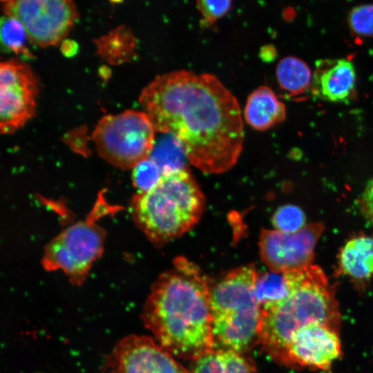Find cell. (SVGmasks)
Here are the masks:
<instances>
[{"label":"cell","mask_w":373,"mask_h":373,"mask_svg":"<svg viewBox=\"0 0 373 373\" xmlns=\"http://www.w3.org/2000/svg\"><path fill=\"white\" fill-rule=\"evenodd\" d=\"M112 3H121L123 2V0H108Z\"/></svg>","instance_id":"83f0119b"},{"label":"cell","mask_w":373,"mask_h":373,"mask_svg":"<svg viewBox=\"0 0 373 373\" xmlns=\"http://www.w3.org/2000/svg\"><path fill=\"white\" fill-rule=\"evenodd\" d=\"M151 337L131 334L119 341L106 362V373H189Z\"/></svg>","instance_id":"8fae6325"},{"label":"cell","mask_w":373,"mask_h":373,"mask_svg":"<svg viewBox=\"0 0 373 373\" xmlns=\"http://www.w3.org/2000/svg\"><path fill=\"white\" fill-rule=\"evenodd\" d=\"M139 101L155 132L175 137L201 171L222 173L237 162L244 141L240 106L214 75L184 70L159 75Z\"/></svg>","instance_id":"6da1fadb"},{"label":"cell","mask_w":373,"mask_h":373,"mask_svg":"<svg viewBox=\"0 0 373 373\" xmlns=\"http://www.w3.org/2000/svg\"><path fill=\"white\" fill-rule=\"evenodd\" d=\"M77 48V44L71 39L64 40L61 47L62 52L66 56H72L75 54Z\"/></svg>","instance_id":"4316f807"},{"label":"cell","mask_w":373,"mask_h":373,"mask_svg":"<svg viewBox=\"0 0 373 373\" xmlns=\"http://www.w3.org/2000/svg\"><path fill=\"white\" fill-rule=\"evenodd\" d=\"M3 11L19 20L30 42L40 47L59 44L78 18L73 0H9Z\"/></svg>","instance_id":"ba28073f"},{"label":"cell","mask_w":373,"mask_h":373,"mask_svg":"<svg viewBox=\"0 0 373 373\" xmlns=\"http://www.w3.org/2000/svg\"><path fill=\"white\" fill-rule=\"evenodd\" d=\"M149 157L159 166L162 174L177 170L188 169L186 164L189 161L184 149L175 137L170 134H164L162 137L155 142Z\"/></svg>","instance_id":"ac0fdd59"},{"label":"cell","mask_w":373,"mask_h":373,"mask_svg":"<svg viewBox=\"0 0 373 373\" xmlns=\"http://www.w3.org/2000/svg\"><path fill=\"white\" fill-rule=\"evenodd\" d=\"M204 194L188 169L162 174L150 190L131 202L135 223L155 245H163L192 229L204 209Z\"/></svg>","instance_id":"277c9868"},{"label":"cell","mask_w":373,"mask_h":373,"mask_svg":"<svg viewBox=\"0 0 373 373\" xmlns=\"http://www.w3.org/2000/svg\"><path fill=\"white\" fill-rule=\"evenodd\" d=\"M290 287L280 302L262 309L258 343L279 362L292 335L321 323L338 329L340 313L335 292L323 270L311 265L285 273Z\"/></svg>","instance_id":"3957f363"},{"label":"cell","mask_w":373,"mask_h":373,"mask_svg":"<svg viewBox=\"0 0 373 373\" xmlns=\"http://www.w3.org/2000/svg\"><path fill=\"white\" fill-rule=\"evenodd\" d=\"M132 180L138 193L146 192L152 189L160 180L162 172L159 166L151 158L147 157L133 168Z\"/></svg>","instance_id":"603a6c76"},{"label":"cell","mask_w":373,"mask_h":373,"mask_svg":"<svg viewBox=\"0 0 373 373\" xmlns=\"http://www.w3.org/2000/svg\"><path fill=\"white\" fill-rule=\"evenodd\" d=\"M289 291L285 273L271 271L257 274L254 292L262 309L280 302L288 296Z\"/></svg>","instance_id":"d6986e66"},{"label":"cell","mask_w":373,"mask_h":373,"mask_svg":"<svg viewBox=\"0 0 373 373\" xmlns=\"http://www.w3.org/2000/svg\"><path fill=\"white\" fill-rule=\"evenodd\" d=\"M101 199L87 219L70 225L46 245L42 259L45 269H60L76 285L86 278L104 249L105 231L95 221L113 209Z\"/></svg>","instance_id":"8992f818"},{"label":"cell","mask_w":373,"mask_h":373,"mask_svg":"<svg viewBox=\"0 0 373 373\" xmlns=\"http://www.w3.org/2000/svg\"><path fill=\"white\" fill-rule=\"evenodd\" d=\"M243 115L254 129L265 131L283 122L286 108L270 88L262 86L248 96Z\"/></svg>","instance_id":"9a60e30c"},{"label":"cell","mask_w":373,"mask_h":373,"mask_svg":"<svg viewBox=\"0 0 373 373\" xmlns=\"http://www.w3.org/2000/svg\"><path fill=\"white\" fill-rule=\"evenodd\" d=\"M341 355L337 329L312 323L297 330L291 337L279 363L291 367L326 370Z\"/></svg>","instance_id":"7c38bea8"},{"label":"cell","mask_w":373,"mask_h":373,"mask_svg":"<svg viewBox=\"0 0 373 373\" xmlns=\"http://www.w3.org/2000/svg\"><path fill=\"white\" fill-rule=\"evenodd\" d=\"M193 361L192 373H254L243 354L229 349H213Z\"/></svg>","instance_id":"2e32d148"},{"label":"cell","mask_w":373,"mask_h":373,"mask_svg":"<svg viewBox=\"0 0 373 373\" xmlns=\"http://www.w3.org/2000/svg\"><path fill=\"white\" fill-rule=\"evenodd\" d=\"M359 208L365 219L373 225V179L365 187L359 200Z\"/></svg>","instance_id":"484cf974"},{"label":"cell","mask_w":373,"mask_h":373,"mask_svg":"<svg viewBox=\"0 0 373 373\" xmlns=\"http://www.w3.org/2000/svg\"><path fill=\"white\" fill-rule=\"evenodd\" d=\"M257 274L254 265H247L211 285L213 336L224 349L243 354L258 343L262 308L254 292Z\"/></svg>","instance_id":"5b68a950"},{"label":"cell","mask_w":373,"mask_h":373,"mask_svg":"<svg viewBox=\"0 0 373 373\" xmlns=\"http://www.w3.org/2000/svg\"><path fill=\"white\" fill-rule=\"evenodd\" d=\"M306 218L304 212L298 207L286 204L279 207L274 213L272 222L276 230L291 233L304 227Z\"/></svg>","instance_id":"7402d4cb"},{"label":"cell","mask_w":373,"mask_h":373,"mask_svg":"<svg viewBox=\"0 0 373 373\" xmlns=\"http://www.w3.org/2000/svg\"><path fill=\"white\" fill-rule=\"evenodd\" d=\"M356 73L347 59L316 61L310 91L314 97L330 102H348L355 93Z\"/></svg>","instance_id":"4fadbf2b"},{"label":"cell","mask_w":373,"mask_h":373,"mask_svg":"<svg viewBox=\"0 0 373 373\" xmlns=\"http://www.w3.org/2000/svg\"><path fill=\"white\" fill-rule=\"evenodd\" d=\"M28 34L22 23L17 19L5 15L1 19V43L8 51L30 57L26 45Z\"/></svg>","instance_id":"ffe728a7"},{"label":"cell","mask_w":373,"mask_h":373,"mask_svg":"<svg viewBox=\"0 0 373 373\" xmlns=\"http://www.w3.org/2000/svg\"><path fill=\"white\" fill-rule=\"evenodd\" d=\"M276 76L280 88L289 97H299L310 90L311 70L298 57L288 56L282 59L276 66Z\"/></svg>","instance_id":"e0dca14e"},{"label":"cell","mask_w":373,"mask_h":373,"mask_svg":"<svg viewBox=\"0 0 373 373\" xmlns=\"http://www.w3.org/2000/svg\"><path fill=\"white\" fill-rule=\"evenodd\" d=\"M97 46L100 52L106 55H120L131 51L134 46V37L127 28L119 26L108 35L100 38Z\"/></svg>","instance_id":"44dd1931"},{"label":"cell","mask_w":373,"mask_h":373,"mask_svg":"<svg viewBox=\"0 0 373 373\" xmlns=\"http://www.w3.org/2000/svg\"><path fill=\"white\" fill-rule=\"evenodd\" d=\"M155 132L144 112L126 111L102 118L93 135L99 155L106 162L121 169H133L149 157Z\"/></svg>","instance_id":"52a82bcc"},{"label":"cell","mask_w":373,"mask_h":373,"mask_svg":"<svg viewBox=\"0 0 373 373\" xmlns=\"http://www.w3.org/2000/svg\"><path fill=\"white\" fill-rule=\"evenodd\" d=\"M1 1H5V3H6V2H7V1H9V0H1Z\"/></svg>","instance_id":"f1b7e54d"},{"label":"cell","mask_w":373,"mask_h":373,"mask_svg":"<svg viewBox=\"0 0 373 373\" xmlns=\"http://www.w3.org/2000/svg\"><path fill=\"white\" fill-rule=\"evenodd\" d=\"M338 271L354 283H365L373 276V235L350 239L338 257Z\"/></svg>","instance_id":"5bb4252c"},{"label":"cell","mask_w":373,"mask_h":373,"mask_svg":"<svg viewBox=\"0 0 373 373\" xmlns=\"http://www.w3.org/2000/svg\"><path fill=\"white\" fill-rule=\"evenodd\" d=\"M348 24L353 34L359 37L373 36V4L353 8L348 16Z\"/></svg>","instance_id":"cb8c5ba5"},{"label":"cell","mask_w":373,"mask_h":373,"mask_svg":"<svg viewBox=\"0 0 373 373\" xmlns=\"http://www.w3.org/2000/svg\"><path fill=\"white\" fill-rule=\"evenodd\" d=\"M324 229L323 224L316 222L291 233L262 229L259 239L262 261L271 271L280 273L312 265L315 247Z\"/></svg>","instance_id":"30bf717a"},{"label":"cell","mask_w":373,"mask_h":373,"mask_svg":"<svg viewBox=\"0 0 373 373\" xmlns=\"http://www.w3.org/2000/svg\"><path fill=\"white\" fill-rule=\"evenodd\" d=\"M0 87L1 132L12 133L35 113L37 81L26 64L10 59L1 63Z\"/></svg>","instance_id":"9c48e42d"},{"label":"cell","mask_w":373,"mask_h":373,"mask_svg":"<svg viewBox=\"0 0 373 373\" xmlns=\"http://www.w3.org/2000/svg\"><path fill=\"white\" fill-rule=\"evenodd\" d=\"M232 0H197L199 12L204 23H214L230 10Z\"/></svg>","instance_id":"d4e9b609"},{"label":"cell","mask_w":373,"mask_h":373,"mask_svg":"<svg viewBox=\"0 0 373 373\" xmlns=\"http://www.w3.org/2000/svg\"><path fill=\"white\" fill-rule=\"evenodd\" d=\"M211 287L200 269L182 257L153 285L141 318L173 356L195 361L214 349Z\"/></svg>","instance_id":"7a4b0ae2"}]
</instances>
